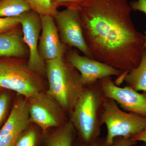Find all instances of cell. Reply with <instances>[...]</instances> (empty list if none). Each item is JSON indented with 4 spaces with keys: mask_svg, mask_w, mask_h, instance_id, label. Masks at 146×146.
I'll list each match as a JSON object with an SVG mask.
<instances>
[{
    "mask_svg": "<svg viewBox=\"0 0 146 146\" xmlns=\"http://www.w3.org/2000/svg\"><path fill=\"white\" fill-rule=\"evenodd\" d=\"M131 10L143 12L146 16V0L134 1L129 3Z\"/></svg>",
    "mask_w": 146,
    "mask_h": 146,
    "instance_id": "obj_21",
    "label": "cell"
},
{
    "mask_svg": "<svg viewBox=\"0 0 146 146\" xmlns=\"http://www.w3.org/2000/svg\"><path fill=\"white\" fill-rule=\"evenodd\" d=\"M31 10L40 16H54L57 12L56 6L52 0H25Z\"/></svg>",
    "mask_w": 146,
    "mask_h": 146,
    "instance_id": "obj_17",
    "label": "cell"
},
{
    "mask_svg": "<svg viewBox=\"0 0 146 146\" xmlns=\"http://www.w3.org/2000/svg\"><path fill=\"white\" fill-rule=\"evenodd\" d=\"M87 0H55L54 4L57 6L58 5H67L69 6H76L78 7L82 4Z\"/></svg>",
    "mask_w": 146,
    "mask_h": 146,
    "instance_id": "obj_22",
    "label": "cell"
},
{
    "mask_svg": "<svg viewBox=\"0 0 146 146\" xmlns=\"http://www.w3.org/2000/svg\"><path fill=\"white\" fill-rule=\"evenodd\" d=\"M86 44L96 60L127 73L145 48L126 0H87L79 6Z\"/></svg>",
    "mask_w": 146,
    "mask_h": 146,
    "instance_id": "obj_1",
    "label": "cell"
},
{
    "mask_svg": "<svg viewBox=\"0 0 146 146\" xmlns=\"http://www.w3.org/2000/svg\"><path fill=\"white\" fill-rule=\"evenodd\" d=\"M46 74L49 84L47 93L64 111L70 112L87 87L79 73L62 56L47 60Z\"/></svg>",
    "mask_w": 146,
    "mask_h": 146,
    "instance_id": "obj_2",
    "label": "cell"
},
{
    "mask_svg": "<svg viewBox=\"0 0 146 146\" xmlns=\"http://www.w3.org/2000/svg\"><path fill=\"white\" fill-rule=\"evenodd\" d=\"M120 80L136 91L146 92V48L138 66L122 76Z\"/></svg>",
    "mask_w": 146,
    "mask_h": 146,
    "instance_id": "obj_14",
    "label": "cell"
},
{
    "mask_svg": "<svg viewBox=\"0 0 146 146\" xmlns=\"http://www.w3.org/2000/svg\"><path fill=\"white\" fill-rule=\"evenodd\" d=\"M37 141V133L34 128L26 129L21 133L15 146H35Z\"/></svg>",
    "mask_w": 146,
    "mask_h": 146,
    "instance_id": "obj_18",
    "label": "cell"
},
{
    "mask_svg": "<svg viewBox=\"0 0 146 146\" xmlns=\"http://www.w3.org/2000/svg\"><path fill=\"white\" fill-rule=\"evenodd\" d=\"M54 17L61 42L78 49L85 56L94 59L84 36L78 7L69 6L61 11H57Z\"/></svg>",
    "mask_w": 146,
    "mask_h": 146,
    "instance_id": "obj_7",
    "label": "cell"
},
{
    "mask_svg": "<svg viewBox=\"0 0 146 146\" xmlns=\"http://www.w3.org/2000/svg\"><path fill=\"white\" fill-rule=\"evenodd\" d=\"M102 146L100 145H98V144H95V145H91L88 146Z\"/></svg>",
    "mask_w": 146,
    "mask_h": 146,
    "instance_id": "obj_26",
    "label": "cell"
},
{
    "mask_svg": "<svg viewBox=\"0 0 146 146\" xmlns=\"http://www.w3.org/2000/svg\"><path fill=\"white\" fill-rule=\"evenodd\" d=\"M31 10L25 0L0 1V18L19 17Z\"/></svg>",
    "mask_w": 146,
    "mask_h": 146,
    "instance_id": "obj_16",
    "label": "cell"
},
{
    "mask_svg": "<svg viewBox=\"0 0 146 146\" xmlns=\"http://www.w3.org/2000/svg\"><path fill=\"white\" fill-rule=\"evenodd\" d=\"M66 59L78 71L86 86L95 84L102 79L111 76L119 77L126 73L96 59L80 55L75 50L67 53Z\"/></svg>",
    "mask_w": 146,
    "mask_h": 146,
    "instance_id": "obj_10",
    "label": "cell"
},
{
    "mask_svg": "<svg viewBox=\"0 0 146 146\" xmlns=\"http://www.w3.org/2000/svg\"><path fill=\"white\" fill-rule=\"evenodd\" d=\"M23 37L18 31L0 33V57H21L26 53Z\"/></svg>",
    "mask_w": 146,
    "mask_h": 146,
    "instance_id": "obj_13",
    "label": "cell"
},
{
    "mask_svg": "<svg viewBox=\"0 0 146 146\" xmlns=\"http://www.w3.org/2000/svg\"><path fill=\"white\" fill-rule=\"evenodd\" d=\"M98 82L104 97L115 101L126 112L146 118V92L139 93L127 85L120 87L110 77L102 79Z\"/></svg>",
    "mask_w": 146,
    "mask_h": 146,
    "instance_id": "obj_8",
    "label": "cell"
},
{
    "mask_svg": "<svg viewBox=\"0 0 146 146\" xmlns=\"http://www.w3.org/2000/svg\"><path fill=\"white\" fill-rule=\"evenodd\" d=\"M136 142L131 139H125L122 138L117 143H115L113 146H133L136 145Z\"/></svg>",
    "mask_w": 146,
    "mask_h": 146,
    "instance_id": "obj_23",
    "label": "cell"
},
{
    "mask_svg": "<svg viewBox=\"0 0 146 146\" xmlns=\"http://www.w3.org/2000/svg\"><path fill=\"white\" fill-rule=\"evenodd\" d=\"M42 34L39 38V52L44 60L64 56L66 45L61 42L53 16H40Z\"/></svg>",
    "mask_w": 146,
    "mask_h": 146,
    "instance_id": "obj_12",
    "label": "cell"
},
{
    "mask_svg": "<svg viewBox=\"0 0 146 146\" xmlns=\"http://www.w3.org/2000/svg\"><path fill=\"white\" fill-rule=\"evenodd\" d=\"M131 139L136 142L137 141H141L146 144V127L144 129L143 131H141V133L133 136Z\"/></svg>",
    "mask_w": 146,
    "mask_h": 146,
    "instance_id": "obj_24",
    "label": "cell"
},
{
    "mask_svg": "<svg viewBox=\"0 0 146 146\" xmlns=\"http://www.w3.org/2000/svg\"><path fill=\"white\" fill-rule=\"evenodd\" d=\"M96 83L87 86L70 112V121L82 138L89 142L99 130L100 108L104 96Z\"/></svg>",
    "mask_w": 146,
    "mask_h": 146,
    "instance_id": "obj_4",
    "label": "cell"
},
{
    "mask_svg": "<svg viewBox=\"0 0 146 146\" xmlns=\"http://www.w3.org/2000/svg\"><path fill=\"white\" fill-rule=\"evenodd\" d=\"M74 129L72 123L66 122L48 137L46 146H72Z\"/></svg>",
    "mask_w": 146,
    "mask_h": 146,
    "instance_id": "obj_15",
    "label": "cell"
},
{
    "mask_svg": "<svg viewBox=\"0 0 146 146\" xmlns=\"http://www.w3.org/2000/svg\"><path fill=\"white\" fill-rule=\"evenodd\" d=\"M20 24V16L0 18V33L7 31Z\"/></svg>",
    "mask_w": 146,
    "mask_h": 146,
    "instance_id": "obj_19",
    "label": "cell"
},
{
    "mask_svg": "<svg viewBox=\"0 0 146 146\" xmlns=\"http://www.w3.org/2000/svg\"><path fill=\"white\" fill-rule=\"evenodd\" d=\"M31 123L26 99L22 97L18 98L0 130V146H15L18 137Z\"/></svg>",
    "mask_w": 146,
    "mask_h": 146,
    "instance_id": "obj_11",
    "label": "cell"
},
{
    "mask_svg": "<svg viewBox=\"0 0 146 146\" xmlns=\"http://www.w3.org/2000/svg\"><path fill=\"white\" fill-rule=\"evenodd\" d=\"M144 36H145V46L146 48V30Z\"/></svg>",
    "mask_w": 146,
    "mask_h": 146,
    "instance_id": "obj_25",
    "label": "cell"
},
{
    "mask_svg": "<svg viewBox=\"0 0 146 146\" xmlns=\"http://www.w3.org/2000/svg\"><path fill=\"white\" fill-rule=\"evenodd\" d=\"M102 107L100 121L107 128L108 146L113 145L116 137L131 139L146 127V118L122 110L113 100L104 97Z\"/></svg>",
    "mask_w": 146,
    "mask_h": 146,
    "instance_id": "obj_3",
    "label": "cell"
},
{
    "mask_svg": "<svg viewBox=\"0 0 146 146\" xmlns=\"http://www.w3.org/2000/svg\"><path fill=\"white\" fill-rule=\"evenodd\" d=\"M24 42L27 45L29 52L28 66L32 71L39 75L46 73V65L40 56L38 46L42 23L40 15L31 10L20 16Z\"/></svg>",
    "mask_w": 146,
    "mask_h": 146,
    "instance_id": "obj_9",
    "label": "cell"
},
{
    "mask_svg": "<svg viewBox=\"0 0 146 146\" xmlns=\"http://www.w3.org/2000/svg\"><path fill=\"white\" fill-rule=\"evenodd\" d=\"M26 100L31 122L37 125L44 133L66 122L64 110L47 92L41 91Z\"/></svg>",
    "mask_w": 146,
    "mask_h": 146,
    "instance_id": "obj_6",
    "label": "cell"
},
{
    "mask_svg": "<svg viewBox=\"0 0 146 146\" xmlns=\"http://www.w3.org/2000/svg\"><path fill=\"white\" fill-rule=\"evenodd\" d=\"M9 102V97L8 94L6 93L0 94V125L7 114Z\"/></svg>",
    "mask_w": 146,
    "mask_h": 146,
    "instance_id": "obj_20",
    "label": "cell"
},
{
    "mask_svg": "<svg viewBox=\"0 0 146 146\" xmlns=\"http://www.w3.org/2000/svg\"><path fill=\"white\" fill-rule=\"evenodd\" d=\"M0 88L12 90L28 99L42 91L43 84L39 75L27 65L0 61Z\"/></svg>",
    "mask_w": 146,
    "mask_h": 146,
    "instance_id": "obj_5",
    "label": "cell"
},
{
    "mask_svg": "<svg viewBox=\"0 0 146 146\" xmlns=\"http://www.w3.org/2000/svg\"><path fill=\"white\" fill-rule=\"evenodd\" d=\"M0 1H1V0H0Z\"/></svg>",
    "mask_w": 146,
    "mask_h": 146,
    "instance_id": "obj_28",
    "label": "cell"
},
{
    "mask_svg": "<svg viewBox=\"0 0 146 146\" xmlns=\"http://www.w3.org/2000/svg\"><path fill=\"white\" fill-rule=\"evenodd\" d=\"M144 144H145V145H144L143 146H146V144L145 143H144Z\"/></svg>",
    "mask_w": 146,
    "mask_h": 146,
    "instance_id": "obj_27",
    "label": "cell"
}]
</instances>
